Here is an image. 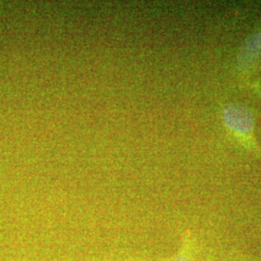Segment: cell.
Returning <instances> with one entry per match:
<instances>
[{
    "label": "cell",
    "instance_id": "cell-2",
    "mask_svg": "<svg viewBox=\"0 0 261 261\" xmlns=\"http://www.w3.org/2000/svg\"><path fill=\"white\" fill-rule=\"evenodd\" d=\"M167 261H188V255H187L186 252H181L178 253L177 255L169 258Z\"/></svg>",
    "mask_w": 261,
    "mask_h": 261
},
{
    "label": "cell",
    "instance_id": "cell-1",
    "mask_svg": "<svg viewBox=\"0 0 261 261\" xmlns=\"http://www.w3.org/2000/svg\"><path fill=\"white\" fill-rule=\"evenodd\" d=\"M225 126L240 139L248 141L253 130V117L250 111L240 105H228L223 110Z\"/></svg>",
    "mask_w": 261,
    "mask_h": 261
},
{
    "label": "cell",
    "instance_id": "cell-3",
    "mask_svg": "<svg viewBox=\"0 0 261 261\" xmlns=\"http://www.w3.org/2000/svg\"><path fill=\"white\" fill-rule=\"evenodd\" d=\"M121 261H136V260H130V259H126V260H121Z\"/></svg>",
    "mask_w": 261,
    "mask_h": 261
}]
</instances>
